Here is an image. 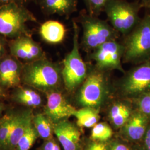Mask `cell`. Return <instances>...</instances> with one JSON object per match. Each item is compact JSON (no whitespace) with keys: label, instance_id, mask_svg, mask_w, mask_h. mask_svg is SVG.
<instances>
[{"label":"cell","instance_id":"obj_28","mask_svg":"<svg viewBox=\"0 0 150 150\" xmlns=\"http://www.w3.org/2000/svg\"><path fill=\"white\" fill-rule=\"evenodd\" d=\"M86 150H108V147L104 142L92 140L87 146Z\"/></svg>","mask_w":150,"mask_h":150},{"label":"cell","instance_id":"obj_21","mask_svg":"<svg viewBox=\"0 0 150 150\" xmlns=\"http://www.w3.org/2000/svg\"><path fill=\"white\" fill-rule=\"evenodd\" d=\"M32 123L39 137L43 140L54 137V123L45 113H38L33 115Z\"/></svg>","mask_w":150,"mask_h":150},{"label":"cell","instance_id":"obj_30","mask_svg":"<svg viewBox=\"0 0 150 150\" xmlns=\"http://www.w3.org/2000/svg\"><path fill=\"white\" fill-rule=\"evenodd\" d=\"M142 145L146 150H150V124L142 141Z\"/></svg>","mask_w":150,"mask_h":150},{"label":"cell","instance_id":"obj_27","mask_svg":"<svg viewBox=\"0 0 150 150\" xmlns=\"http://www.w3.org/2000/svg\"><path fill=\"white\" fill-rule=\"evenodd\" d=\"M109 0H87L89 8L92 12H97L104 8Z\"/></svg>","mask_w":150,"mask_h":150},{"label":"cell","instance_id":"obj_16","mask_svg":"<svg viewBox=\"0 0 150 150\" xmlns=\"http://www.w3.org/2000/svg\"><path fill=\"white\" fill-rule=\"evenodd\" d=\"M66 31L64 25L54 20L44 22L39 30L40 34L43 40L52 44L61 42L64 39Z\"/></svg>","mask_w":150,"mask_h":150},{"label":"cell","instance_id":"obj_22","mask_svg":"<svg viewBox=\"0 0 150 150\" xmlns=\"http://www.w3.org/2000/svg\"><path fill=\"white\" fill-rule=\"evenodd\" d=\"M17 112H9L0 119V150H2L11 132Z\"/></svg>","mask_w":150,"mask_h":150},{"label":"cell","instance_id":"obj_13","mask_svg":"<svg viewBox=\"0 0 150 150\" xmlns=\"http://www.w3.org/2000/svg\"><path fill=\"white\" fill-rule=\"evenodd\" d=\"M54 134L64 150H82L81 134L74 123L66 120L54 124Z\"/></svg>","mask_w":150,"mask_h":150},{"label":"cell","instance_id":"obj_26","mask_svg":"<svg viewBox=\"0 0 150 150\" xmlns=\"http://www.w3.org/2000/svg\"><path fill=\"white\" fill-rule=\"evenodd\" d=\"M39 150H61L59 142L54 137L44 140Z\"/></svg>","mask_w":150,"mask_h":150},{"label":"cell","instance_id":"obj_5","mask_svg":"<svg viewBox=\"0 0 150 150\" xmlns=\"http://www.w3.org/2000/svg\"><path fill=\"white\" fill-rule=\"evenodd\" d=\"M79 30L74 23L73 47L63 61L61 70L62 81L67 90L74 91L85 81L87 76L86 64L82 59L79 50Z\"/></svg>","mask_w":150,"mask_h":150},{"label":"cell","instance_id":"obj_33","mask_svg":"<svg viewBox=\"0 0 150 150\" xmlns=\"http://www.w3.org/2000/svg\"><path fill=\"white\" fill-rule=\"evenodd\" d=\"M6 96V93L5 90L0 86V98L5 97Z\"/></svg>","mask_w":150,"mask_h":150},{"label":"cell","instance_id":"obj_25","mask_svg":"<svg viewBox=\"0 0 150 150\" xmlns=\"http://www.w3.org/2000/svg\"><path fill=\"white\" fill-rule=\"evenodd\" d=\"M136 109L150 120V91L141 95L134 100Z\"/></svg>","mask_w":150,"mask_h":150},{"label":"cell","instance_id":"obj_35","mask_svg":"<svg viewBox=\"0 0 150 150\" xmlns=\"http://www.w3.org/2000/svg\"><path fill=\"white\" fill-rule=\"evenodd\" d=\"M3 110H4V106L2 103H0V114L2 112Z\"/></svg>","mask_w":150,"mask_h":150},{"label":"cell","instance_id":"obj_36","mask_svg":"<svg viewBox=\"0 0 150 150\" xmlns=\"http://www.w3.org/2000/svg\"><path fill=\"white\" fill-rule=\"evenodd\" d=\"M5 45L4 42V41L1 38H0V46H2V45Z\"/></svg>","mask_w":150,"mask_h":150},{"label":"cell","instance_id":"obj_29","mask_svg":"<svg viewBox=\"0 0 150 150\" xmlns=\"http://www.w3.org/2000/svg\"><path fill=\"white\" fill-rule=\"evenodd\" d=\"M108 150H131V148L122 142H115L110 146Z\"/></svg>","mask_w":150,"mask_h":150},{"label":"cell","instance_id":"obj_2","mask_svg":"<svg viewBox=\"0 0 150 150\" xmlns=\"http://www.w3.org/2000/svg\"><path fill=\"white\" fill-rule=\"evenodd\" d=\"M123 46L125 62L138 64L150 59V14L126 35Z\"/></svg>","mask_w":150,"mask_h":150},{"label":"cell","instance_id":"obj_31","mask_svg":"<svg viewBox=\"0 0 150 150\" xmlns=\"http://www.w3.org/2000/svg\"><path fill=\"white\" fill-rule=\"evenodd\" d=\"M131 150H146V149L142 144H136L131 148Z\"/></svg>","mask_w":150,"mask_h":150},{"label":"cell","instance_id":"obj_1","mask_svg":"<svg viewBox=\"0 0 150 150\" xmlns=\"http://www.w3.org/2000/svg\"><path fill=\"white\" fill-rule=\"evenodd\" d=\"M62 80L61 70L45 57L23 64L21 82L46 93L57 90Z\"/></svg>","mask_w":150,"mask_h":150},{"label":"cell","instance_id":"obj_37","mask_svg":"<svg viewBox=\"0 0 150 150\" xmlns=\"http://www.w3.org/2000/svg\"><path fill=\"white\" fill-rule=\"evenodd\" d=\"M147 8H149V10H150V2H149V4H148V5H147Z\"/></svg>","mask_w":150,"mask_h":150},{"label":"cell","instance_id":"obj_10","mask_svg":"<svg viewBox=\"0 0 150 150\" xmlns=\"http://www.w3.org/2000/svg\"><path fill=\"white\" fill-rule=\"evenodd\" d=\"M47 102L44 113L54 124L67 120L74 115L76 109L57 90L46 93Z\"/></svg>","mask_w":150,"mask_h":150},{"label":"cell","instance_id":"obj_20","mask_svg":"<svg viewBox=\"0 0 150 150\" xmlns=\"http://www.w3.org/2000/svg\"><path fill=\"white\" fill-rule=\"evenodd\" d=\"M74 116L77 120L78 126L86 128L93 127L100 118L99 110L91 107H83L77 110Z\"/></svg>","mask_w":150,"mask_h":150},{"label":"cell","instance_id":"obj_8","mask_svg":"<svg viewBox=\"0 0 150 150\" xmlns=\"http://www.w3.org/2000/svg\"><path fill=\"white\" fill-rule=\"evenodd\" d=\"M121 90L124 96L133 100L150 91V59L129 71L121 83Z\"/></svg>","mask_w":150,"mask_h":150},{"label":"cell","instance_id":"obj_34","mask_svg":"<svg viewBox=\"0 0 150 150\" xmlns=\"http://www.w3.org/2000/svg\"><path fill=\"white\" fill-rule=\"evenodd\" d=\"M150 0H141L142 2V5L143 6H145L146 7H147V6L148 5V4L150 2Z\"/></svg>","mask_w":150,"mask_h":150},{"label":"cell","instance_id":"obj_6","mask_svg":"<svg viewBox=\"0 0 150 150\" xmlns=\"http://www.w3.org/2000/svg\"><path fill=\"white\" fill-rule=\"evenodd\" d=\"M101 71H94L88 74L82 84L77 97L78 102L82 106L98 110L105 101L108 86L106 79Z\"/></svg>","mask_w":150,"mask_h":150},{"label":"cell","instance_id":"obj_4","mask_svg":"<svg viewBox=\"0 0 150 150\" xmlns=\"http://www.w3.org/2000/svg\"><path fill=\"white\" fill-rule=\"evenodd\" d=\"M112 27L118 33L127 35L140 20V6L124 0H109L104 7Z\"/></svg>","mask_w":150,"mask_h":150},{"label":"cell","instance_id":"obj_17","mask_svg":"<svg viewBox=\"0 0 150 150\" xmlns=\"http://www.w3.org/2000/svg\"><path fill=\"white\" fill-rule=\"evenodd\" d=\"M33 88L16 87L12 95V99L15 102L28 107L37 108L42 104L41 95Z\"/></svg>","mask_w":150,"mask_h":150},{"label":"cell","instance_id":"obj_15","mask_svg":"<svg viewBox=\"0 0 150 150\" xmlns=\"http://www.w3.org/2000/svg\"><path fill=\"white\" fill-rule=\"evenodd\" d=\"M33 116L31 109L17 112L11 132L1 150H15L18 141L31 125Z\"/></svg>","mask_w":150,"mask_h":150},{"label":"cell","instance_id":"obj_24","mask_svg":"<svg viewBox=\"0 0 150 150\" xmlns=\"http://www.w3.org/2000/svg\"><path fill=\"white\" fill-rule=\"evenodd\" d=\"M39 137L33 123L18 141L15 150H30Z\"/></svg>","mask_w":150,"mask_h":150},{"label":"cell","instance_id":"obj_3","mask_svg":"<svg viewBox=\"0 0 150 150\" xmlns=\"http://www.w3.org/2000/svg\"><path fill=\"white\" fill-rule=\"evenodd\" d=\"M37 22L36 17L17 2L0 6V34L8 38L29 35L27 23Z\"/></svg>","mask_w":150,"mask_h":150},{"label":"cell","instance_id":"obj_9","mask_svg":"<svg viewBox=\"0 0 150 150\" xmlns=\"http://www.w3.org/2000/svg\"><path fill=\"white\" fill-rule=\"evenodd\" d=\"M123 54V45L115 40L103 43L95 49L92 58L98 70H117L123 72L121 64Z\"/></svg>","mask_w":150,"mask_h":150},{"label":"cell","instance_id":"obj_11","mask_svg":"<svg viewBox=\"0 0 150 150\" xmlns=\"http://www.w3.org/2000/svg\"><path fill=\"white\" fill-rule=\"evenodd\" d=\"M9 47L11 56L27 62L45 57L41 47L30 35L13 38L9 43Z\"/></svg>","mask_w":150,"mask_h":150},{"label":"cell","instance_id":"obj_23","mask_svg":"<svg viewBox=\"0 0 150 150\" xmlns=\"http://www.w3.org/2000/svg\"><path fill=\"white\" fill-rule=\"evenodd\" d=\"M111 127L105 122L97 123L91 131V137L93 141L104 142L112 136Z\"/></svg>","mask_w":150,"mask_h":150},{"label":"cell","instance_id":"obj_18","mask_svg":"<svg viewBox=\"0 0 150 150\" xmlns=\"http://www.w3.org/2000/svg\"><path fill=\"white\" fill-rule=\"evenodd\" d=\"M134 110L128 102H116L109 112L111 122L115 127L121 129L127 122Z\"/></svg>","mask_w":150,"mask_h":150},{"label":"cell","instance_id":"obj_7","mask_svg":"<svg viewBox=\"0 0 150 150\" xmlns=\"http://www.w3.org/2000/svg\"><path fill=\"white\" fill-rule=\"evenodd\" d=\"M82 43L88 50H95L102 44L115 41L118 32L105 21L93 16H85L81 20Z\"/></svg>","mask_w":150,"mask_h":150},{"label":"cell","instance_id":"obj_19","mask_svg":"<svg viewBox=\"0 0 150 150\" xmlns=\"http://www.w3.org/2000/svg\"><path fill=\"white\" fill-rule=\"evenodd\" d=\"M43 9L50 14L67 15L76 8V0H41Z\"/></svg>","mask_w":150,"mask_h":150},{"label":"cell","instance_id":"obj_14","mask_svg":"<svg viewBox=\"0 0 150 150\" xmlns=\"http://www.w3.org/2000/svg\"><path fill=\"white\" fill-rule=\"evenodd\" d=\"M150 124V119L135 108L127 122L121 128L122 134L129 141L141 144Z\"/></svg>","mask_w":150,"mask_h":150},{"label":"cell","instance_id":"obj_12","mask_svg":"<svg viewBox=\"0 0 150 150\" xmlns=\"http://www.w3.org/2000/svg\"><path fill=\"white\" fill-rule=\"evenodd\" d=\"M23 64L12 56L0 59V86L4 90L19 87Z\"/></svg>","mask_w":150,"mask_h":150},{"label":"cell","instance_id":"obj_32","mask_svg":"<svg viewBox=\"0 0 150 150\" xmlns=\"http://www.w3.org/2000/svg\"><path fill=\"white\" fill-rule=\"evenodd\" d=\"M19 0H0V6L5 5L7 4L12 3V2H17Z\"/></svg>","mask_w":150,"mask_h":150}]
</instances>
